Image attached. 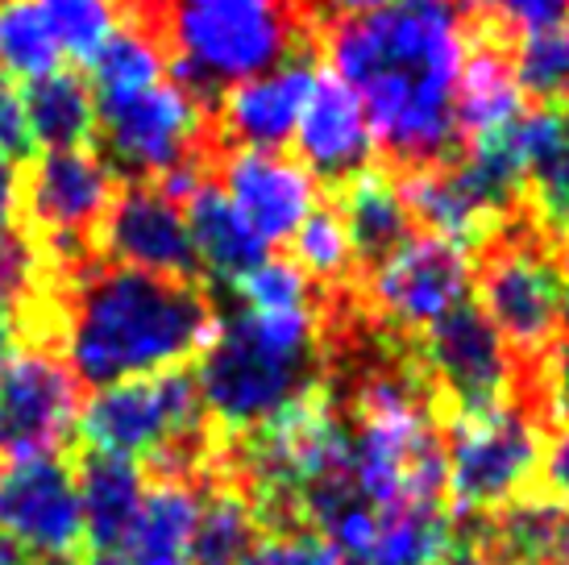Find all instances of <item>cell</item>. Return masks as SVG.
<instances>
[{
    "label": "cell",
    "instance_id": "37",
    "mask_svg": "<svg viewBox=\"0 0 569 565\" xmlns=\"http://www.w3.org/2000/svg\"><path fill=\"white\" fill-rule=\"evenodd\" d=\"M540 478H545V495L569 507V428H561L540 454Z\"/></svg>",
    "mask_w": 569,
    "mask_h": 565
},
{
    "label": "cell",
    "instance_id": "34",
    "mask_svg": "<svg viewBox=\"0 0 569 565\" xmlns=\"http://www.w3.org/2000/svg\"><path fill=\"white\" fill-rule=\"evenodd\" d=\"M523 395L553 424L569 428V337H557L537 361L523 366Z\"/></svg>",
    "mask_w": 569,
    "mask_h": 565
},
{
    "label": "cell",
    "instance_id": "17",
    "mask_svg": "<svg viewBox=\"0 0 569 565\" xmlns=\"http://www.w3.org/2000/svg\"><path fill=\"white\" fill-rule=\"evenodd\" d=\"M291 141H296L300 162L312 171L317 184L320 179L346 184L349 175L362 171L370 150H375V138H370L358 96L349 92L332 71H317Z\"/></svg>",
    "mask_w": 569,
    "mask_h": 565
},
{
    "label": "cell",
    "instance_id": "29",
    "mask_svg": "<svg viewBox=\"0 0 569 565\" xmlns=\"http://www.w3.org/2000/svg\"><path fill=\"white\" fill-rule=\"evenodd\" d=\"M291 262H296L312 282H325L329 291H337L341 282L353 279L358 254H353L349 229L337 208H317V212L291 234Z\"/></svg>",
    "mask_w": 569,
    "mask_h": 565
},
{
    "label": "cell",
    "instance_id": "43",
    "mask_svg": "<svg viewBox=\"0 0 569 565\" xmlns=\"http://www.w3.org/2000/svg\"><path fill=\"white\" fill-rule=\"evenodd\" d=\"M159 4H162V0H129V9H133V17H138V21H146V26L154 21V13H159Z\"/></svg>",
    "mask_w": 569,
    "mask_h": 565
},
{
    "label": "cell",
    "instance_id": "10",
    "mask_svg": "<svg viewBox=\"0 0 569 565\" xmlns=\"http://www.w3.org/2000/svg\"><path fill=\"white\" fill-rule=\"evenodd\" d=\"M470 254L441 237L411 234L379 262H370V275L362 279V316L396 341H416L461 304H470Z\"/></svg>",
    "mask_w": 569,
    "mask_h": 565
},
{
    "label": "cell",
    "instance_id": "2",
    "mask_svg": "<svg viewBox=\"0 0 569 565\" xmlns=\"http://www.w3.org/2000/svg\"><path fill=\"white\" fill-rule=\"evenodd\" d=\"M38 325L59 337L71 375L92 387L179 370L217 329L204 282L88 262L63 279Z\"/></svg>",
    "mask_w": 569,
    "mask_h": 565
},
{
    "label": "cell",
    "instance_id": "1",
    "mask_svg": "<svg viewBox=\"0 0 569 565\" xmlns=\"http://www.w3.org/2000/svg\"><path fill=\"white\" fill-rule=\"evenodd\" d=\"M329 71L358 96L370 138L399 167L445 162L458 150V76L475 47L461 0H391L337 17Z\"/></svg>",
    "mask_w": 569,
    "mask_h": 565
},
{
    "label": "cell",
    "instance_id": "42",
    "mask_svg": "<svg viewBox=\"0 0 569 565\" xmlns=\"http://www.w3.org/2000/svg\"><path fill=\"white\" fill-rule=\"evenodd\" d=\"M557 267H561V287H566V325H569V237H561V254H557Z\"/></svg>",
    "mask_w": 569,
    "mask_h": 565
},
{
    "label": "cell",
    "instance_id": "16",
    "mask_svg": "<svg viewBox=\"0 0 569 565\" xmlns=\"http://www.w3.org/2000/svg\"><path fill=\"white\" fill-rule=\"evenodd\" d=\"M317 67L308 54H291L262 76L241 79L217 96V133L233 150H279L300 121Z\"/></svg>",
    "mask_w": 569,
    "mask_h": 565
},
{
    "label": "cell",
    "instance_id": "9",
    "mask_svg": "<svg viewBox=\"0 0 569 565\" xmlns=\"http://www.w3.org/2000/svg\"><path fill=\"white\" fill-rule=\"evenodd\" d=\"M117 200V171L92 150H42L21 175V212L54 282L92 262L96 229Z\"/></svg>",
    "mask_w": 569,
    "mask_h": 565
},
{
    "label": "cell",
    "instance_id": "26",
    "mask_svg": "<svg viewBox=\"0 0 569 565\" xmlns=\"http://www.w3.org/2000/svg\"><path fill=\"white\" fill-rule=\"evenodd\" d=\"M30 141L42 150H88L96 138V100L88 79L76 71H50L21 92Z\"/></svg>",
    "mask_w": 569,
    "mask_h": 565
},
{
    "label": "cell",
    "instance_id": "38",
    "mask_svg": "<svg viewBox=\"0 0 569 565\" xmlns=\"http://www.w3.org/2000/svg\"><path fill=\"white\" fill-rule=\"evenodd\" d=\"M17 217H21V171L13 158L0 155V234L17 229Z\"/></svg>",
    "mask_w": 569,
    "mask_h": 565
},
{
    "label": "cell",
    "instance_id": "22",
    "mask_svg": "<svg viewBox=\"0 0 569 565\" xmlns=\"http://www.w3.org/2000/svg\"><path fill=\"white\" fill-rule=\"evenodd\" d=\"M76 487L83 507V545L96 557L117 553L126 528L133 524L146 495V470L129 457L96 454L88 449L76 466Z\"/></svg>",
    "mask_w": 569,
    "mask_h": 565
},
{
    "label": "cell",
    "instance_id": "3",
    "mask_svg": "<svg viewBox=\"0 0 569 565\" xmlns=\"http://www.w3.org/2000/svg\"><path fill=\"white\" fill-rule=\"evenodd\" d=\"M325 361V299L317 308L291 313L233 308L229 316H217V329L200 354L196 387L212 428L250 437L291 399L317 387Z\"/></svg>",
    "mask_w": 569,
    "mask_h": 565
},
{
    "label": "cell",
    "instance_id": "15",
    "mask_svg": "<svg viewBox=\"0 0 569 565\" xmlns=\"http://www.w3.org/2000/svg\"><path fill=\"white\" fill-rule=\"evenodd\" d=\"M217 188L262 246L291 241V234L320 208V184L312 171L279 150H224Z\"/></svg>",
    "mask_w": 569,
    "mask_h": 565
},
{
    "label": "cell",
    "instance_id": "39",
    "mask_svg": "<svg viewBox=\"0 0 569 565\" xmlns=\"http://www.w3.org/2000/svg\"><path fill=\"white\" fill-rule=\"evenodd\" d=\"M21 325H26V320H21V313H17V308L9 304V299H0V361H4V358H9V354L17 349Z\"/></svg>",
    "mask_w": 569,
    "mask_h": 565
},
{
    "label": "cell",
    "instance_id": "33",
    "mask_svg": "<svg viewBox=\"0 0 569 565\" xmlns=\"http://www.w3.org/2000/svg\"><path fill=\"white\" fill-rule=\"evenodd\" d=\"M238 565H346V557L312 528L287 524V528H267Z\"/></svg>",
    "mask_w": 569,
    "mask_h": 565
},
{
    "label": "cell",
    "instance_id": "20",
    "mask_svg": "<svg viewBox=\"0 0 569 565\" xmlns=\"http://www.w3.org/2000/svg\"><path fill=\"white\" fill-rule=\"evenodd\" d=\"M196 519L200 487L188 478H159L154 487H146L138 516L109 557H121V565H191Z\"/></svg>",
    "mask_w": 569,
    "mask_h": 565
},
{
    "label": "cell",
    "instance_id": "13",
    "mask_svg": "<svg viewBox=\"0 0 569 565\" xmlns=\"http://www.w3.org/2000/svg\"><path fill=\"white\" fill-rule=\"evenodd\" d=\"M0 536L17 541L38 565L71 562L83 545L76 470L59 457L0 462Z\"/></svg>",
    "mask_w": 569,
    "mask_h": 565
},
{
    "label": "cell",
    "instance_id": "36",
    "mask_svg": "<svg viewBox=\"0 0 569 565\" xmlns=\"http://www.w3.org/2000/svg\"><path fill=\"white\" fill-rule=\"evenodd\" d=\"M33 141L26 129V109H21V92L13 88V79L0 76V155L17 158L26 155Z\"/></svg>",
    "mask_w": 569,
    "mask_h": 565
},
{
    "label": "cell",
    "instance_id": "6",
    "mask_svg": "<svg viewBox=\"0 0 569 565\" xmlns=\"http://www.w3.org/2000/svg\"><path fill=\"white\" fill-rule=\"evenodd\" d=\"M96 138L104 141V162L133 184H159L171 200H188L204 184L208 105L174 76L142 92L96 100Z\"/></svg>",
    "mask_w": 569,
    "mask_h": 565
},
{
    "label": "cell",
    "instance_id": "12",
    "mask_svg": "<svg viewBox=\"0 0 569 565\" xmlns=\"http://www.w3.org/2000/svg\"><path fill=\"white\" fill-rule=\"evenodd\" d=\"M80 424V378L54 349H13L0 361V462L59 457Z\"/></svg>",
    "mask_w": 569,
    "mask_h": 565
},
{
    "label": "cell",
    "instance_id": "30",
    "mask_svg": "<svg viewBox=\"0 0 569 565\" xmlns=\"http://www.w3.org/2000/svg\"><path fill=\"white\" fill-rule=\"evenodd\" d=\"M511 67L523 96H537V105L549 109H569V21L523 33Z\"/></svg>",
    "mask_w": 569,
    "mask_h": 565
},
{
    "label": "cell",
    "instance_id": "31",
    "mask_svg": "<svg viewBox=\"0 0 569 565\" xmlns=\"http://www.w3.org/2000/svg\"><path fill=\"white\" fill-rule=\"evenodd\" d=\"M47 17L54 26L59 50L71 63H92L100 50L109 47V38L121 30V9L117 0H42Z\"/></svg>",
    "mask_w": 569,
    "mask_h": 565
},
{
    "label": "cell",
    "instance_id": "24",
    "mask_svg": "<svg viewBox=\"0 0 569 565\" xmlns=\"http://www.w3.org/2000/svg\"><path fill=\"white\" fill-rule=\"evenodd\" d=\"M523 117V92L516 67L503 54V47L487 38L470 47L458 76V100H453V121H458V150L478 138L503 133Z\"/></svg>",
    "mask_w": 569,
    "mask_h": 565
},
{
    "label": "cell",
    "instance_id": "19",
    "mask_svg": "<svg viewBox=\"0 0 569 565\" xmlns=\"http://www.w3.org/2000/svg\"><path fill=\"white\" fill-rule=\"evenodd\" d=\"M523 155V220L540 237H569V109H523L516 121Z\"/></svg>",
    "mask_w": 569,
    "mask_h": 565
},
{
    "label": "cell",
    "instance_id": "5",
    "mask_svg": "<svg viewBox=\"0 0 569 565\" xmlns=\"http://www.w3.org/2000/svg\"><path fill=\"white\" fill-rule=\"evenodd\" d=\"M296 0H162L150 30L159 33L171 76L196 100L253 79L300 54Z\"/></svg>",
    "mask_w": 569,
    "mask_h": 565
},
{
    "label": "cell",
    "instance_id": "44",
    "mask_svg": "<svg viewBox=\"0 0 569 565\" xmlns=\"http://www.w3.org/2000/svg\"><path fill=\"white\" fill-rule=\"evenodd\" d=\"M92 565H121V557H96Z\"/></svg>",
    "mask_w": 569,
    "mask_h": 565
},
{
    "label": "cell",
    "instance_id": "28",
    "mask_svg": "<svg viewBox=\"0 0 569 565\" xmlns=\"http://www.w3.org/2000/svg\"><path fill=\"white\" fill-rule=\"evenodd\" d=\"M63 67V50L42 0H0V76L33 79Z\"/></svg>",
    "mask_w": 569,
    "mask_h": 565
},
{
    "label": "cell",
    "instance_id": "23",
    "mask_svg": "<svg viewBox=\"0 0 569 565\" xmlns=\"http://www.w3.org/2000/svg\"><path fill=\"white\" fill-rule=\"evenodd\" d=\"M183 217H188V237L191 250H196V267H200V279H217V282H233L267 258V246L253 237V229L241 220V212L229 205L217 184H196L183 200Z\"/></svg>",
    "mask_w": 569,
    "mask_h": 565
},
{
    "label": "cell",
    "instance_id": "4",
    "mask_svg": "<svg viewBox=\"0 0 569 565\" xmlns=\"http://www.w3.org/2000/svg\"><path fill=\"white\" fill-rule=\"evenodd\" d=\"M208 428L212 420L196 375L188 370H162V375L96 387L76 424V433L96 454L129 457L159 478H188V483H204L221 466L224 445H217Z\"/></svg>",
    "mask_w": 569,
    "mask_h": 565
},
{
    "label": "cell",
    "instance_id": "27",
    "mask_svg": "<svg viewBox=\"0 0 569 565\" xmlns=\"http://www.w3.org/2000/svg\"><path fill=\"white\" fill-rule=\"evenodd\" d=\"M258 512L250 490L238 483V474L221 462V470L208 474L200 490V519H196V557L191 565H238L253 541H258Z\"/></svg>",
    "mask_w": 569,
    "mask_h": 565
},
{
    "label": "cell",
    "instance_id": "8",
    "mask_svg": "<svg viewBox=\"0 0 569 565\" xmlns=\"http://www.w3.org/2000/svg\"><path fill=\"white\" fill-rule=\"evenodd\" d=\"M478 299L503 346L523 366L537 361L566 329V287L549 237H540L523 217L511 220L482 250Z\"/></svg>",
    "mask_w": 569,
    "mask_h": 565
},
{
    "label": "cell",
    "instance_id": "35",
    "mask_svg": "<svg viewBox=\"0 0 569 565\" xmlns=\"http://www.w3.org/2000/svg\"><path fill=\"white\" fill-rule=\"evenodd\" d=\"M461 4L495 33H520V38L569 21V0H461Z\"/></svg>",
    "mask_w": 569,
    "mask_h": 565
},
{
    "label": "cell",
    "instance_id": "18",
    "mask_svg": "<svg viewBox=\"0 0 569 565\" xmlns=\"http://www.w3.org/2000/svg\"><path fill=\"white\" fill-rule=\"evenodd\" d=\"M399 196L408 205L411 225H425L428 237H441V241H449V246H458L466 254L487 250L490 241L507 229V220H499L478 200L453 158L411 167L399 179Z\"/></svg>",
    "mask_w": 569,
    "mask_h": 565
},
{
    "label": "cell",
    "instance_id": "7",
    "mask_svg": "<svg viewBox=\"0 0 569 565\" xmlns=\"http://www.w3.org/2000/svg\"><path fill=\"white\" fill-rule=\"evenodd\" d=\"M445 495L458 516H490L528 495L540 474V412L528 404L523 387L482 408L449 412L445 424Z\"/></svg>",
    "mask_w": 569,
    "mask_h": 565
},
{
    "label": "cell",
    "instance_id": "14",
    "mask_svg": "<svg viewBox=\"0 0 569 565\" xmlns=\"http://www.w3.org/2000/svg\"><path fill=\"white\" fill-rule=\"evenodd\" d=\"M96 250L112 267L142 270L159 279L200 282L196 250L188 237L183 205L171 200L159 184H129L117 191L109 217L96 229Z\"/></svg>",
    "mask_w": 569,
    "mask_h": 565
},
{
    "label": "cell",
    "instance_id": "40",
    "mask_svg": "<svg viewBox=\"0 0 569 565\" xmlns=\"http://www.w3.org/2000/svg\"><path fill=\"white\" fill-rule=\"evenodd\" d=\"M320 4H329L337 17H349V13H366V9H379V4H391V0H320Z\"/></svg>",
    "mask_w": 569,
    "mask_h": 565
},
{
    "label": "cell",
    "instance_id": "25",
    "mask_svg": "<svg viewBox=\"0 0 569 565\" xmlns=\"http://www.w3.org/2000/svg\"><path fill=\"white\" fill-rule=\"evenodd\" d=\"M332 208L346 220L353 254L366 267L411 237V217L403 196H399V179H391L379 167H362L358 175H349Z\"/></svg>",
    "mask_w": 569,
    "mask_h": 565
},
{
    "label": "cell",
    "instance_id": "32",
    "mask_svg": "<svg viewBox=\"0 0 569 565\" xmlns=\"http://www.w3.org/2000/svg\"><path fill=\"white\" fill-rule=\"evenodd\" d=\"M233 291H238L241 308H250V313H291V308H317L320 291L317 282L308 279L296 262H287V258H262V262H253L238 282H233Z\"/></svg>",
    "mask_w": 569,
    "mask_h": 565
},
{
    "label": "cell",
    "instance_id": "41",
    "mask_svg": "<svg viewBox=\"0 0 569 565\" xmlns=\"http://www.w3.org/2000/svg\"><path fill=\"white\" fill-rule=\"evenodd\" d=\"M0 565H38L30 557V553L21 549L17 541H9V536H0Z\"/></svg>",
    "mask_w": 569,
    "mask_h": 565
},
{
    "label": "cell",
    "instance_id": "45",
    "mask_svg": "<svg viewBox=\"0 0 569 565\" xmlns=\"http://www.w3.org/2000/svg\"><path fill=\"white\" fill-rule=\"evenodd\" d=\"M47 565H76V562H47Z\"/></svg>",
    "mask_w": 569,
    "mask_h": 565
},
{
    "label": "cell",
    "instance_id": "21",
    "mask_svg": "<svg viewBox=\"0 0 569 565\" xmlns=\"http://www.w3.org/2000/svg\"><path fill=\"white\" fill-rule=\"evenodd\" d=\"M490 565H569V507L549 495H520L478 519Z\"/></svg>",
    "mask_w": 569,
    "mask_h": 565
},
{
    "label": "cell",
    "instance_id": "11",
    "mask_svg": "<svg viewBox=\"0 0 569 565\" xmlns=\"http://www.w3.org/2000/svg\"><path fill=\"white\" fill-rule=\"evenodd\" d=\"M411 354L437 404H445L449 412L482 408L523 387V361L490 329L478 304H461L441 325L420 333L411 341Z\"/></svg>",
    "mask_w": 569,
    "mask_h": 565
}]
</instances>
